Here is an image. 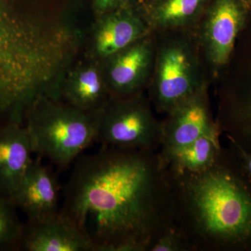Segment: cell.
<instances>
[{
    "mask_svg": "<svg viewBox=\"0 0 251 251\" xmlns=\"http://www.w3.org/2000/svg\"><path fill=\"white\" fill-rule=\"evenodd\" d=\"M16 209L11 199L0 197V251L21 249L24 224Z\"/></svg>",
    "mask_w": 251,
    "mask_h": 251,
    "instance_id": "cell-17",
    "label": "cell"
},
{
    "mask_svg": "<svg viewBox=\"0 0 251 251\" xmlns=\"http://www.w3.org/2000/svg\"><path fill=\"white\" fill-rule=\"evenodd\" d=\"M251 19L249 0H210L192 28L209 76L221 78Z\"/></svg>",
    "mask_w": 251,
    "mask_h": 251,
    "instance_id": "cell-6",
    "label": "cell"
},
{
    "mask_svg": "<svg viewBox=\"0 0 251 251\" xmlns=\"http://www.w3.org/2000/svg\"><path fill=\"white\" fill-rule=\"evenodd\" d=\"M110 97L100 61L85 57L68 71L60 100L83 111L96 113Z\"/></svg>",
    "mask_w": 251,
    "mask_h": 251,
    "instance_id": "cell-13",
    "label": "cell"
},
{
    "mask_svg": "<svg viewBox=\"0 0 251 251\" xmlns=\"http://www.w3.org/2000/svg\"><path fill=\"white\" fill-rule=\"evenodd\" d=\"M137 8L130 6L94 18L86 57L103 61L152 32Z\"/></svg>",
    "mask_w": 251,
    "mask_h": 251,
    "instance_id": "cell-10",
    "label": "cell"
},
{
    "mask_svg": "<svg viewBox=\"0 0 251 251\" xmlns=\"http://www.w3.org/2000/svg\"><path fill=\"white\" fill-rule=\"evenodd\" d=\"M94 18L120 9L127 5L126 0H91Z\"/></svg>",
    "mask_w": 251,
    "mask_h": 251,
    "instance_id": "cell-19",
    "label": "cell"
},
{
    "mask_svg": "<svg viewBox=\"0 0 251 251\" xmlns=\"http://www.w3.org/2000/svg\"><path fill=\"white\" fill-rule=\"evenodd\" d=\"M95 143L102 147L157 151L162 144L161 121L142 93L111 97L97 113Z\"/></svg>",
    "mask_w": 251,
    "mask_h": 251,
    "instance_id": "cell-5",
    "label": "cell"
},
{
    "mask_svg": "<svg viewBox=\"0 0 251 251\" xmlns=\"http://www.w3.org/2000/svg\"><path fill=\"white\" fill-rule=\"evenodd\" d=\"M210 0H158L136 7L153 31L192 29Z\"/></svg>",
    "mask_w": 251,
    "mask_h": 251,
    "instance_id": "cell-15",
    "label": "cell"
},
{
    "mask_svg": "<svg viewBox=\"0 0 251 251\" xmlns=\"http://www.w3.org/2000/svg\"><path fill=\"white\" fill-rule=\"evenodd\" d=\"M154 32L156 54L147 90L153 108L166 114L209 86V75L192 29Z\"/></svg>",
    "mask_w": 251,
    "mask_h": 251,
    "instance_id": "cell-3",
    "label": "cell"
},
{
    "mask_svg": "<svg viewBox=\"0 0 251 251\" xmlns=\"http://www.w3.org/2000/svg\"><path fill=\"white\" fill-rule=\"evenodd\" d=\"M141 0H126L127 5L136 8L139 5Z\"/></svg>",
    "mask_w": 251,
    "mask_h": 251,
    "instance_id": "cell-22",
    "label": "cell"
},
{
    "mask_svg": "<svg viewBox=\"0 0 251 251\" xmlns=\"http://www.w3.org/2000/svg\"><path fill=\"white\" fill-rule=\"evenodd\" d=\"M150 251H191V248L182 232L173 226L157 239Z\"/></svg>",
    "mask_w": 251,
    "mask_h": 251,
    "instance_id": "cell-18",
    "label": "cell"
},
{
    "mask_svg": "<svg viewBox=\"0 0 251 251\" xmlns=\"http://www.w3.org/2000/svg\"><path fill=\"white\" fill-rule=\"evenodd\" d=\"M221 78L216 121L227 138L251 153V31L238 41Z\"/></svg>",
    "mask_w": 251,
    "mask_h": 251,
    "instance_id": "cell-7",
    "label": "cell"
},
{
    "mask_svg": "<svg viewBox=\"0 0 251 251\" xmlns=\"http://www.w3.org/2000/svg\"><path fill=\"white\" fill-rule=\"evenodd\" d=\"M156 1H158V0H141L139 5L137 7H145V6L153 4Z\"/></svg>",
    "mask_w": 251,
    "mask_h": 251,
    "instance_id": "cell-21",
    "label": "cell"
},
{
    "mask_svg": "<svg viewBox=\"0 0 251 251\" xmlns=\"http://www.w3.org/2000/svg\"><path fill=\"white\" fill-rule=\"evenodd\" d=\"M26 251H95L92 240L74 221L59 211L56 214L27 221L21 244Z\"/></svg>",
    "mask_w": 251,
    "mask_h": 251,
    "instance_id": "cell-11",
    "label": "cell"
},
{
    "mask_svg": "<svg viewBox=\"0 0 251 251\" xmlns=\"http://www.w3.org/2000/svg\"><path fill=\"white\" fill-rule=\"evenodd\" d=\"M221 131L203 135L186 146L161 155L169 171L196 173L212 164L221 151ZM159 152V151H158Z\"/></svg>",
    "mask_w": 251,
    "mask_h": 251,
    "instance_id": "cell-16",
    "label": "cell"
},
{
    "mask_svg": "<svg viewBox=\"0 0 251 251\" xmlns=\"http://www.w3.org/2000/svg\"><path fill=\"white\" fill-rule=\"evenodd\" d=\"M33 153L25 126L10 122L0 125V197L12 199Z\"/></svg>",
    "mask_w": 251,
    "mask_h": 251,
    "instance_id": "cell-14",
    "label": "cell"
},
{
    "mask_svg": "<svg viewBox=\"0 0 251 251\" xmlns=\"http://www.w3.org/2000/svg\"><path fill=\"white\" fill-rule=\"evenodd\" d=\"M168 172L175 226L191 251H251V179L229 147L203 171Z\"/></svg>",
    "mask_w": 251,
    "mask_h": 251,
    "instance_id": "cell-2",
    "label": "cell"
},
{
    "mask_svg": "<svg viewBox=\"0 0 251 251\" xmlns=\"http://www.w3.org/2000/svg\"><path fill=\"white\" fill-rule=\"evenodd\" d=\"M59 186L55 175L39 158L32 160L11 201L36 221L52 215L59 208Z\"/></svg>",
    "mask_w": 251,
    "mask_h": 251,
    "instance_id": "cell-12",
    "label": "cell"
},
{
    "mask_svg": "<svg viewBox=\"0 0 251 251\" xmlns=\"http://www.w3.org/2000/svg\"><path fill=\"white\" fill-rule=\"evenodd\" d=\"M208 88L203 87L167 112L161 121L160 154L183 148L203 135L221 132L213 118Z\"/></svg>",
    "mask_w": 251,
    "mask_h": 251,
    "instance_id": "cell-9",
    "label": "cell"
},
{
    "mask_svg": "<svg viewBox=\"0 0 251 251\" xmlns=\"http://www.w3.org/2000/svg\"><path fill=\"white\" fill-rule=\"evenodd\" d=\"M97 113L62 100L41 97L26 113V129L33 152L66 168L95 140Z\"/></svg>",
    "mask_w": 251,
    "mask_h": 251,
    "instance_id": "cell-4",
    "label": "cell"
},
{
    "mask_svg": "<svg viewBox=\"0 0 251 251\" xmlns=\"http://www.w3.org/2000/svg\"><path fill=\"white\" fill-rule=\"evenodd\" d=\"M249 1L251 3V0H249Z\"/></svg>",
    "mask_w": 251,
    "mask_h": 251,
    "instance_id": "cell-23",
    "label": "cell"
},
{
    "mask_svg": "<svg viewBox=\"0 0 251 251\" xmlns=\"http://www.w3.org/2000/svg\"><path fill=\"white\" fill-rule=\"evenodd\" d=\"M60 211L95 251H150L175 226L168 168L157 151L102 147L75 160Z\"/></svg>",
    "mask_w": 251,
    "mask_h": 251,
    "instance_id": "cell-1",
    "label": "cell"
},
{
    "mask_svg": "<svg viewBox=\"0 0 251 251\" xmlns=\"http://www.w3.org/2000/svg\"><path fill=\"white\" fill-rule=\"evenodd\" d=\"M228 147L237 155L244 170L251 179V153L243 149L233 140L228 139Z\"/></svg>",
    "mask_w": 251,
    "mask_h": 251,
    "instance_id": "cell-20",
    "label": "cell"
},
{
    "mask_svg": "<svg viewBox=\"0 0 251 251\" xmlns=\"http://www.w3.org/2000/svg\"><path fill=\"white\" fill-rule=\"evenodd\" d=\"M156 54V34L137 41L100 61L111 97H128L148 89Z\"/></svg>",
    "mask_w": 251,
    "mask_h": 251,
    "instance_id": "cell-8",
    "label": "cell"
}]
</instances>
